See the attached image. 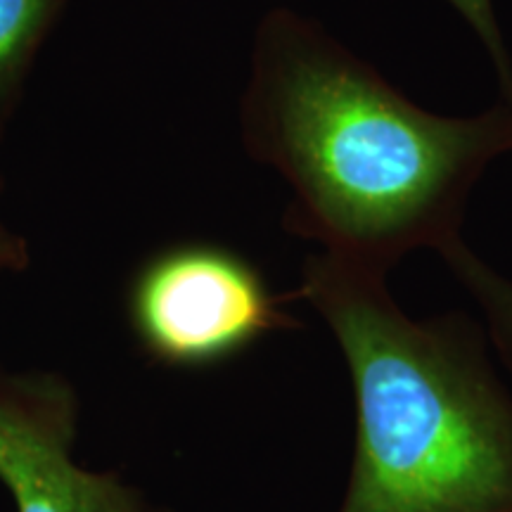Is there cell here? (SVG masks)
<instances>
[{"instance_id":"cell-4","label":"cell","mask_w":512,"mask_h":512,"mask_svg":"<svg viewBox=\"0 0 512 512\" xmlns=\"http://www.w3.org/2000/svg\"><path fill=\"white\" fill-rule=\"evenodd\" d=\"M81 401L55 370L0 366V482L17 512H166L112 472L74 456Z\"/></svg>"},{"instance_id":"cell-8","label":"cell","mask_w":512,"mask_h":512,"mask_svg":"<svg viewBox=\"0 0 512 512\" xmlns=\"http://www.w3.org/2000/svg\"><path fill=\"white\" fill-rule=\"evenodd\" d=\"M3 117H0V136H3ZM29 266L27 240L0 219V273H17Z\"/></svg>"},{"instance_id":"cell-7","label":"cell","mask_w":512,"mask_h":512,"mask_svg":"<svg viewBox=\"0 0 512 512\" xmlns=\"http://www.w3.org/2000/svg\"><path fill=\"white\" fill-rule=\"evenodd\" d=\"M446 3L470 27L489 57L498 83V98L512 102V53L505 43L501 22H498L496 3L494 0H446Z\"/></svg>"},{"instance_id":"cell-3","label":"cell","mask_w":512,"mask_h":512,"mask_svg":"<svg viewBox=\"0 0 512 512\" xmlns=\"http://www.w3.org/2000/svg\"><path fill=\"white\" fill-rule=\"evenodd\" d=\"M126 311L145 354L183 370L221 366L273 332L297 328L259 266L219 242H178L152 254L133 275Z\"/></svg>"},{"instance_id":"cell-1","label":"cell","mask_w":512,"mask_h":512,"mask_svg":"<svg viewBox=\"0 0 512 512\" xmlns=\"http://www.w3.org/2000/svg\"><path fill=\"white\" fill-rule=\"evenodd\" d=\"M240 136L290 188V233L389 275L408 254L463 238L477 183L512 155V102L437 114L318 19L275 8L254 31Z\"/></svg>"},{"instance_id":"cell-2","label":"cell","mask_w":512,"mask_h":512,"mask_svg":"<svg viewBox=\"0 0 512 512\" xmlns=\"http://www.w3.org/2000/svg\"><path fill=\"white\" fill-rule=\"evenodd\" d=\"M297 297L335 337L356 408L335 512H512V389L482 320L413 318L387 275L306 256Z\"/></svg>"},{"instance_id":"cell-6","label":"cell","mask_w":512,"mask_h":512,"mask_svg":"<svg viewBox=\"0 0 512 512\" xmlns=\"http://www.w3.org/2000/svg\"><path fill=\"white\" fill-rule=\"evenodd\" d=\"M439 256L448 273L475 302L491 351L512 375V278L491 266L463 238L441 249Z\"/></svg>"},{"instance_id":"cell-5","label":"cell","mask_w":512,"mask_h":512,"mask_svg":"<svg viewBox=\"0 0 512 512\" xmlns=\"http://www.w3.org/2000/svg\"><path fill=\"white\" fill-rule=\"evenodd\" d=\"M69 0H0V117H10Z\"/></svg>"}]
</instances>
